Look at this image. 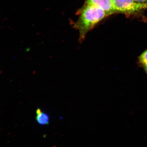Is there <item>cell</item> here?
Segmentation results:
<instances>
[{"instance_id": "4", "label": "cell", "mask_w": 147, "mask_h": 147, "mask_svg": "<svg viewBox=\"0 0 147 147\" xmlns=\"http://www.w3.org/2000/svg\"><path fill=\"white\" fill-rule=\"evenodd\" d=\"M36 114V119L38 124L42 125H49V117L48 115L42 112L40 108L37 109Z\"/></svg>"}, {"instance_id": "5", "label": "cell", "mask_w": 147, "mask_h": 147, "mask_svg": "<svg viewBox=\"0 0 147 147\" xmlns=\"http://www.w3.org/2000/svg\"><path fill=\"white\" fill-rule=\"evenodd\" d=\"M139 60L143 67H147V49L140 56Z\"/></svg>"}, {"instance_id": "6", "label": "cell", "mask_w": 147, "mask_h": 147, "mask_svg": "<svg viewBox=\"0 0 147 147\" xmlns=\"http://www.w3.org/2000/svg\"><path fill=\"white\" fill-rule=\"evenodd\" d=\"M134 1L140 3H147V0H134Z\"/></svg>"}, {"instance_id": "8", "label": "cell", "mask_w": 147, "mask_h": 147, "mask_svg": "<svg viewBox=\"0 0 147 147\" xmlns=\"http://www.w3.org/2000/svg\"><path fill=\"white\" fill-rule=\"evenodd\" d=\"M111 1H113V0H111Z\"/></svg>"}, {"instance_id": "3", "label": "cell", "mask_w": 147, "mask_h": 147, "mask_svg": "<svg viewBox=\"0 0 147 147\" xmlns=\"http://www.w3.org/2000/svg\"><path fill=\"white\" fill-rule=\"evenodd\" d=\"M86 4L92 5L102 9L108 15L116 12L111 0H87Z\"/></svg>"}, {"instance_id": "2", "label": "cell", "mask_w": 147, "mask_h": 147, "mask_svg": "<svg viewBox=\"0 0 147 147\" xmlns=\"http://www.w3.org/2000/svg\"><path fill=\"white\" fill-rule=\"evenodd\" d=\"M113 3L116 12L125 14H134L147 8V3H138L134 0H113Z\"/></svg>"}, {"instance_id": "1", "label": "cell", "mask_w": 147, "mask_h": 147, "mask_svg": "<svg viewBox=\"0 0 147 147\" xmlns=\"http://www.w3.org/2000/svg\"><path fill=\"white\" fill-rule=\"evenodd\" d=\"M80 12L74 27L79 30L80 41H82L90 30L109 15L98 7L89 4H86Z\"/></svg>"}, {"instance_id": "7", "label": "cell", "mask_w": 147, "mask_h": 147, "mask_svg": "<svg viewBox=\"0 0 147 147\" xmlns=\"http://www.w3.org/2000/svg\"><path fill=\"white\" fill-rule=\"evenodd\" d=\"M143 68L144 69L145 72H146L147 74V67H143Z\"/></svg>"}]
</instances>
